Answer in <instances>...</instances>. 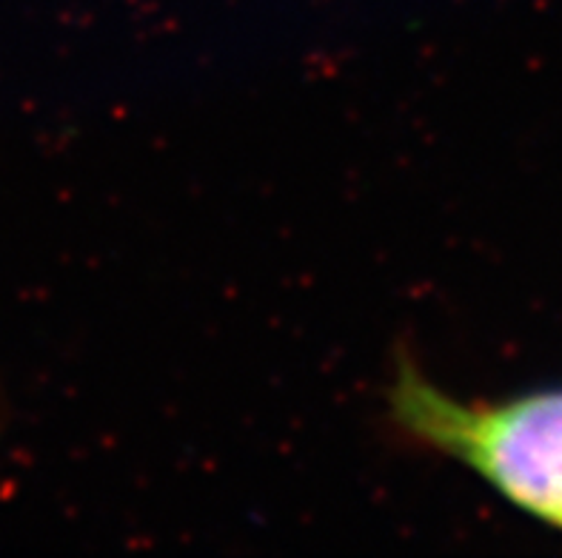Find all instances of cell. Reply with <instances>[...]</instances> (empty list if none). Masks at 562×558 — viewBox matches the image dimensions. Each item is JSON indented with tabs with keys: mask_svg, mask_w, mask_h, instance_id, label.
<instances>
[{
	"mask_svg": "<svg viewBox=\"0 0 562 558\" xmlns=\"http://www.w3.org/2000/svg\"><path fill=\"white\" fill-rule=\"evenodd\" d=\"M389 417L412 445L460 462L514 508L562 531V388L506 402L460 399L403 356Z\"/></svg>",
	"mask_w": 562,
	"mask_h": 558,
	"instance_id": "cell-1",
	"label": "cell"
}]
</instances>
